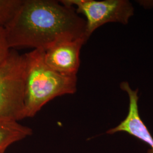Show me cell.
<instances>
[{"mask_svg":"<svg viewBox=\"0 0 153 153\" xmlns=\"http://www.w3.org/2000/svg\"><path fill=\"white\" fill-rule=\"evenodd\" d=\"M10 49H45L65 40L88 38L75 9L53 0H22L4 26Z\"/></svg>","mask_w":153,"mask_h":153,"instance_id":"6da1fadb","label":"cell"},{"mask_svg":"<svg viewBox=\"0 0 153 153\" xmlns=\"http://www.w3.org/2000/svg\"><path fill=\"white\" fill-rule=\"evenodd\" d=\"M44 52L33 49L24 54L25 118L35 116L55 98L76 92V76H66L51 68L45 62Z\"/></svg>","mask_w":153,"mask_h":153,"instance_id":"7a4b0ae2","label":"cell"},{"mask_svg":"<svg viewBox=\"0 0 153 153\" xmlns=\"http://www.w3.org/2000/svg\"><path fill=\"white\" fill-rule=\"evenodd\" d=\"M24 55L11 49L0 65V118L25 119Z\"/></svg>","mask_w":153,"mask_h":153,"instance_id":"3957f363","label":"cell"},{"mask_svg":"<svg viewBox=\"0 0 153 153\" xmlns=\"http://www.w3.org/2000/svg\"><path fill=\"white\" fill-rule=\"evenodd\" d=\"M61 2L73 7L77 14L86 18V33L88 38L98 28L109 22L126 25L133 15L131 3L126 0H62Z\"/></svg>","mask_w":153,"mask_h":153,"instance_id":"277c9868","label":"cell"},{"mask_svg":"<svg viewBox=\"0 0 153 153\" xmlns=\"http://www.w3.org/2000/svg\"><path fill=\"white\" fill-rule=\"evenodd\" d=\"M85 39L65 40L44 52L45 62L51 68L66 76H76L80 66V51Z\"/></svg>","mask_w":153,"mask_h":153,"instance_id":"5b68a950","label":"cell"},{"mask_svg":"<svg viewBox=\"0 0 153 153\" xmlns=\"http://www.w3.org/2000/svg\"><path fill=\"white\" fill-rule=\"evenodd\" d=\"M121 90L128 93L129 98V107L128 114L126 119L114 128L111 129L107 133L112 134L118 131H126L131 136L146 142L151 149L148 153H153V138L145 124L143 123L138 109L137 95L138 90H133L127 82H122L120 84Z\"/></svg>","mask_w":153,"mask_h":153,"instance_id":"8992f818","label":"cell"},{"mask_svg":"<svg viewBox=\"0 0 153 153\" xmlns=\"http://www.w3.org/2000/svg\"><path fill=\"white\" fill-rule=\"evenodd\" d=\"M32 134L31 128L22 125L18 121L0 118V153H5L12 144L31 136Z\"/></svg>","mask_w":153,"mask_h":153,"instance_id":"52a82bcc","label":"cell"},{"mask_svg":"<svg viewBox=\"0 0 153 153\" xmlns=\"http://www.w3.org/2000/svg\"><path fill=\"white\" fill-rule=\"evenodd\" d=\"M22 0H0V25L5 26L14 14Z\"/></svg>","mask_w":153,"mask_h":153,"instance_id":"ba28073f","label":"cell"},{"mask_svg":"<svg viewBox=\"0 0 153 153\" xmlns=\"http://www.w3.org/2000/svg\"><path fill=\"white\" fill-rule=\"evenodd\" d=\"M10 50L6 38L5 28L0 25V65L6 60Z\"/></svg>","mask_w":153,"mask_h":153,"instance_id":"9c48e42d","label":"cell"}]
</instances>
